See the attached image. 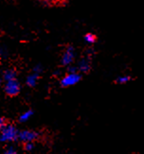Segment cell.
<instances>
[{"label": "cell", "instance_id": "cell-2", "mask_svg": "<svg viewBox=\"0 0 144 154\" xmlns=\"http://www.w3.org/2000/svg\"><path fill=\"white\" fill-rule=\"evenodd\" d=\"M81 80V76L77 72H69L61 80V84L64 87H70L77 84Z\"/></svg>", "mask_w": 144, "mask_h": 154}, {"label": "cell", "instance_id": "cell-13", "mask_svg": "<svg viewBox=\"0 0 144 154\" xmlns=\"http://www.w3.org/2000/svg\"><path fill=\"white\" fill-rule=\"evenodd\" d=\"M5 126H6V122H5L4 118L0 117V129H3Z\"/></svg>", "mask_w": 144, "mask_h": 154}, {"label": "cell", "instance_id": "cell-6", "mask_svg": "<svg viewBox=\"0 0 144 154\" xmlns=\"http://www.w3.org/2000/svg\"><path fill=\"white\" fill-rule=\"evenodd\" d=\"M90 69V64L87 60H82L80 64H79V70L83 73H86Z\"/></svg>", "mask_w": 144, "mask_h": 154}, {"label": "cell", "instance_id": "cell-14", "mask_svg": "<svg viewBox=\"0 0 144 154\" xmlns=\"http://www.w3.org/2000/svg\"><path fill=\"white\" fill-rule=\"evenodd\" d=\"M3 154H17L14 150L13 149H9L8 151H6L5 153H3Z\"/></svg>", "mask_w": 144, "mask_h": 154}, {"label": "cell", "instance_id": "cell-5", "mask_svg": "<svg viewBox=\"0 0 144 154\" xmlns=\"http://www.w3.org/2000/svg\"><path fill=\"white\" fill-rule=\"evenodd\" d=\"M18 137L21 141L24 142H31L33 140H35L37 138V133L33 131H23L21 132L18 133Z\"/></svg>", "mask_w": 144, "mask_h": 154}, {"label": "cell", "instance_id": "cell-8", "mask_svg": "<svg viewBox=\"0 0 144 154\" xmlns=\"http://www.w3.org/2000/svg\"><path fill=\"white\" fill-rule=\"evenodd\" d=\"M15 72L13 70H7L5 71L4 73V79L6 82H8V80H11V79H15Z\"/></svg>", "mask_w": 144, "mask_h": 154}, {"label": "cell", "instance_id": "cell-1", "mask_svg": "<svg viewBox=\"0 0 144 154\" xmlns=\"http://www.w3.org/2000/svg\"><path fill=\"white\" fill-rule=\"evenodd\" d=\"M18 137V131L17 130L11 125L5 126L2 129L1 136H0V140L2 142H9L13 141Z\"/></svg>", "mask_w": 144, "mask_h": 154}, {"label": "cell", "instance_id": "cell-7", "mask_svg": "<svg viewBox=\"0 0 144 154\" xmlns=\"http://www.w3.org/2000/svg\"><path fill=\"white\" fill-rule=\"evenodd\" d=\"M37 79H38V74L37 73H34L32 75H30L27 79V84L29 86H34L37 82Z\"/></svg>", "mask_w": 144, "mask_h": 154}, {"label": "cell", "instance_id": "cell-11", "mask_svg": "<svg viewBox=\"0 0 144 154\" xmlns=\"http://www.w3.org/2000/svg\"><path fill=\"white\" fill-rule=\"evenodd\" d=\"M85 41L88 44H93L96 41V36L93 34V33H87L85 36Z\"/></svg>", "mask_w": 144, "mask_h": 154}, {"label": "cell", "instance_id": "cell-4", "mask_svg": "<svg viewBox=\"0 0 144 154\" xmlns=\"http://www.w3.org/2000/svg\"><path fill=\"white\" fill-rule=\"evenodd\" d=\"M74 57H75L74 48L72 46H68V48L66 49V51L64 52L63 57H62V63L64 65L71 64L72 62L74 61Z\"/></svg>", "mask_w": 144, "mask_h": 154}, {"label": "cell", "instance_id": "cell-3", "mask_svg": "<svg viewBox=\"0 0 144 154\" xmlns=\"http://www.w3.org/2000/svg\"><path fill=\"white\" fill-rule=\"evenodd\" d=\"M5 91L9 96L17 95L20 91V85L17 80L15 79L11 80H8L5 85Z\"/></svg>", "mask_w": 144, "mask_h": 154}, {"label": "cell", "instance_id": "cell-15", "mask_svg": "<svg viewBox=\"0 0 144 154\" xmlns=\"http://www.w3.org/2000/svg\"><path fill=\"white\" fill-rule=\"evenodd\" d=\"M0 84H1V79H0Z\"/></svg>", "mask_w": 144, "mask_h": 154}, {"label": "cell", "instance_id": "cell-10", "mask_svg": "<svg viewBox=\"0 0 144 154\" xmlns=\"http://www.w3.org/2000/svg\"><path fill=\"white\" fill-rule=\"evenodd\" d=\"M131 80V77L130 76H120L117 79V82L120 84H125L127 82H129Z\"/></svg>", "mask_w": 144, "mask_h": 154}, {"label": "cell", "instance_id": "cell-9", "mask_svg": "<svg viewBox=\"0 0 144 154\" xmlns=\"http://www.w3.org/2000/svg\"><path fill=\"white\" fill-rule=\"evenodd\" d=\"M32 116V112L31 111H27L25 112L23 115H21V116H20L19 120L21 122H25V121H28V120L30 118V116Z\"/></svg>", "mask_w": 144, "mask_h": 154}, {"label": "cell", "instance_id": "cell-12", "mask_svg": "<svg viewBox=\"0 0 144 154\" xmlns=\"http://www.w3.org/2000/svg\"><path fill=\"white\" fill-rule=\"evenodd\" d=\"M25 149L27 150H31L33 149V145L31 144V142H28V143H27L26 146H25Z\"/></svg>", "mask_w": 144, "mask_h": 154}]
</instances>
